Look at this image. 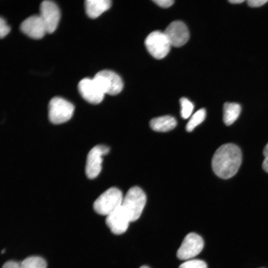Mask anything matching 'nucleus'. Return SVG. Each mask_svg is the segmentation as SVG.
Instances as JSON below:
<instances>
[{
	"mask_svg": "<svg viewBox=\"0 0 268 268\" xmlns=\"http://www.w3.org/2000/svg\"><path fill=\"white\" fill-rule=\"evenodd\" d=\"M242 162L240 148L233 143L220 146L215 152L211 160L214 173L219 178L227 179L237 172Z\"/></svg>",
	"mask_w": 268,
	"mask_h": 268,
	"instance_id": "obj_1",
	"label": "nucleus"
},
{
	"mask_svg": "<svg viewBox=\"0 0 268 268\" xmlns=\"http://www.w3.org/2000/svg\"><path fill=\"white\" fill-rule=\"evenodd\" d=\"M146 197L138 187L131 188L124 197L122 206L128 213L131 222L139 218L146 203Z\"/></svg>",
	"mask_w": 268,
	"mask_h": 268,
	"instance_id": "obj_2",
	"label": "nucleus"
},
{
	"mask_svg": "<svg viewBox=\"0 0 268 268\" xmlns=\"http://www.w3.org/2000/svg\"><path fill=\"white\" fill-rule=\"evenodd\" d=\"M124 197L119 189L112 187L103 193L94 202V211L102 215L108 216L122 203Z\"/></svg>",
	"mask_w": 268,
	"mask_h": 268,
	"instance_id": "obj_3",
	"label": "nucleus"
},
{
	"mask_svg": "<svg viewBox=\"0 0 268 268\" xmlns=\"http://www.w3.org/2000/svg\"><path fill=\"white\" fill-rule=\"evenodd\" d=\"M74 110L73 105L67 100L54 97L48 104V117L54 124H61L68 121L72 117Z\"/></svg>",
	"mask_w": 268,
	"mask_h": 268,
	"instance_id": "obj_4",
	"label": "nucleus"
},
{
	"mask_svg": "<svg viewBox=\"0 0 268 268\" xmlns=\"http://www.w3.org/2000/svg\"><path fill=\"white\" fill-rule=\"evenodd\" d=\"M144 44L148 52L157 59L166 57L171 46L165 33L160 31L150 33L145 38Z\"/></svg>",
	"mask_w": 268,
	"mask_h": 268,
	"instance_id": "obj_5",
	"label": "nucleus"
},
{
	"mask_svg": "<svg viewBox=\"0 0 268 268\" xmlns=\"http://www.w3.org/2000/svg\"><path fill=\"white\" fill-rule=\"evenodd\" d=\"M93 78L105 94L111 95L118 94L123 87L121 77L111 70H100Z\"/></svg>",
	"mask_w": 268,
	"mask_h": 268,
	"instance_id": "obj_6",
	"label": "nucleus"
},
{
	"mask_svg": "<svg viewBox=\"0 0 268 268\" xmlns=\"http://www.w3.org/2000/svg\"><path fill=\"white\" fill-rule=\"evenodd\" d=\"M204 246L202 238L195 233H190L184 238L177 252V257L182 260L193 258L202 251Z\"/></svg>",
	"mask_w": 268,
	"mask_h": 268,
	"instance_id": "obj_7",
	"label": "nucleus"
},
{
	"mask_svg": "<svg viewBox=\"0 0 268 268\" xmlns=\"http://www.w3.org/2000/svg\"><path fill=\"white\" fill-rule=\"evenodd\" d=\"M109 151V148L105 145H97L89 152L85 165V174L91 179L96 178L102 169V156Z\"/></svg>",
	"mask_w": 268,
	"mask_h": 268,
	"instance_id": "obj_8",
	"label": "nucleus"
},
{
	"mask_svg": "<svg viewBox=\"0 0 268 268\" xmlns=\"http://www.w3.org/2000/svg\"><path fill=\"white\" fill-rule=\"evenodd\" d=\"M39 15L43 20L48 33H52L57 29L61 14L59 7L54 1L44 0L40 5Z\"/></svg>",
	"mask_w": 268,
	"mask_h": 268,
	"instance_id": "obj_9",
	"label": "nucleus"
},
{
	"mask_svg": "<svg viewBox=\"0 0 268 268\" xmlns=\"http://www.w3.org/2000/svg\"><path fill=\"white\" fill-rule=\"evenodd\" d=\"M79 93L82 97L89 103H100L104 97L105 93L97 85L93 78H84L77 86Z\"/></svg>",
	"mask_w": 268,
	"mask_h": 268,
	"instance_id": "obj_10",
	"label": "nucleus"
},
{
	"mask_svg": "<svg viewBox=\"0 0 268 268\" xmlns=\"http://www.w3.org/2000/svg\"><path fill=\"white\" fill-rule=\"evenodd\" d=\"M164 32L171 46L181 47L189 39V32L186 24L181 21H174L170 23Z\"/></svg>",
	"mask_w": 268,
	"mask_h": 268,
	"instance_id": "obj_11",
	"label": "nucleus"
},
{
	"mask_svg": "<svg viewBox=\"0 0 268 268\" xmlns=\"http://www.w3.org/2000/svg\"><path fill=\"white\" fill-rule=\"evenodd\" d=\"M105 222L113 234L120 235L127 231L131 220L128 213L121 205L107 216Z\"/></svg>",
	"mask_w": 268,
	"mask_h": 268,
	"instance_id": "obj_12",
	"label": "nucleus"
},
{
	"mask_svg": "<svg viewBox=\"0 0 268 268\" xmlns=\"http://www.w3.org/2000/svg\"><path fill=\"white\" fill-rule=\"evenodd\" d=\"M20 29L27 36L34 39H40L47 33L43 20L37 14L25 19L20 24Z\"/></svg>",
	"mask_w": 268,
	"mask_h": 268,
	"instance_id": "obj_13",
	"label": "nucleus"
},
{
	"mask_svg": "<svg viewBox=\"0 0 268 268\" xmlns=\"http://www.w3.org/2000/svg\"><path fill=\"white\" fill-rule=\"evenodd\" d=\"M110 0H86L84 1L86 14L91 18H96L111 6Z\"/></svg>",
	"mask_w": 268,
	"mask_h": 268,
	"instance_id": "obj_14",
	"label": "nucleus"
},
{
	"mask_svg": "<svg viewBox=\"0 0 268 268\" xmlns=\"http://www.w3.org/2000/svg\"><path fill=\"white\" fill-rule=\"evenodd\" d=\"M176 125V119L169 115L153 118L149 122L150 128L153 131L158 132H165L172 130Z\"/></svg>",
	"mask_w": 268,
	"mask_h": 268,
	"instance_id": "obj_15",
	"label": "nucleus"
},
{
	"mask_svg": "<svg viewBox=\"0 0 268 268\" xmlns=\"http://www.w3.org/2000/svg\"><path fill=\"white\" fill-rule=\"evenodd\" d=\"M223 120L226 126L232 124L238 118L241 110L237 103L226 102L223 105Z\"/></svg>",
	"mask_w": 268,
	"mask_h": 268,
	"instance_id": "obj_16",
	"label": "nucleus"
},
{
	"mask_svg": "<svg viewBox=\"0 0 268 268\" xmlns=\"http://www.w3.org/2000/svg\"><path fill=\"white\" fill-rule=\"evenodd\" d=\"M22 268H46L47 263L42 257L30 256L20 262Z\"/></svg>",
	"mask_w": 268,
	"mask_h": 268,
	"instance_id": "obj_17",
	"label": "nucleus"
},
{
	"mask_svg": "<svg viewBox=\"0 0 268 268\" xmlns=\"http://www.w3.org/2000/svg\"><path fill=\"white\" fill-rule=\"evenodd\" d=\"M206 116L204 109L201 108L197 111L190 118L188 122L186 129L189 132H192L197 126L202 123Z\"/></svg>",
	"mask_w": 268,
	"mask_h": 268,
	"instance_id": "obj_18",
	"label": "nucleus"
},
{
	"mask_svg": "<svg viewBox=\"0 0 268 268\" xmlns=\"http://www.w3.org/2000/svg\"><path fill=\"white\" fill-rule=\"evenodd\" d=\"M180 103L181 117L186 119L191 116L194 109V105L188 99L185 97L180 99Z\"/></svg>",
	"mask_w": 268,
	"mask_h": 268,
	"instance_id": "obj_19",
	"label": "nucleus"
},
{
	"mask_svg": "<svg viewBox=\"0 0 268 268\" xmlns=\"http://www.w3.org/2000/svg\"><path fill=\"white\" fill-rule=\"evenodd\" d=\"M179 268H207L206 264L198 259L188 260L180 265Z\"/></svg>",
	"mask_w": 268,
	"mask_h": 268,
	"instance_id": "obj_20",
	"label": "nucleus"
},
{
	"mask_svg": "<svg viewBox=\"0 0 268 268\" xmlns=\"http://www.w3.org/2000/svg\"><path fill=\"white\" fill-rule=\"evenodd\" d=\"M10 30V27L6 24L5 21L1 17L0 18V38H4Z\"/></svg>",
	"mask_w": 268,
	"mask_h": 268,
	"instance_id": "obj_21",
	"label": "nucleus"
},
{
	"mask_svg": "<svg viewBox=\"0 0 268 268\" xmlns=\"http://www.w3.org/2000/svg\"><path fill=\"white\" fill-rule=\"evenodd\" d=\"M263 154L265 158L263 162L262 167L263 169L268 173V143L264 148Z\"/></svg>",
	"mask_w": 268,
	"mask_h": 268,
	"instance_id": "obj_22",
	"label": "nucleus"
},
{
	"mask_svg": "<svg viewBox=\"0 0 268 268\" xmlns=\"http://www.w3.org/2000/svg\"><path fill=\"white\" fill-rule=\"evenodd\" d=\"M153 1L159 6L164 8L170 7L174 2L173 0H155Z\"/></svg>",
	"mask_w": 268,
	"mask_h": 268,
	"instance_id": "obj_23",
	"label": "nucleus"
},
{
	"mask_svg": "<svg viewBox=\"0 0 268 268\" xmlns=\"http://www.w3.org/2000/svg\"><path fill=\"white\" fill-rule=\"evenodd\" d=\"M1 268H22V267L20 262L8 261L2 265Z\"/></svg>",
	"mask_w": 268,
	"mask_h": 268,
	"instance_id": "obj_24",
	"label": "nucleus"
},
{
	"mask_svg": "<svg viewBox=\"0 0 268 268\" xmlns=\"http://www.w3.org/2000/svg\"><path fill=\"white\" fill-rule=\"evenodd\" d=\"M268 0H249L247 1L249 6L251 7H259L265 4Z\"/></svg>",
	"mask_w": 268,
	"mask_h": 268,
	"instance_id": "obj_25",
	"label": "nucleus"
},
{
	"mask_svg": "<svg viewBox=\"0 0 268 268\" xmlns=\"http://www.w3.org/2000/svg\"><path fill=\"white\" fill-rule=\"evenodd\" d=\"M244 1V0H229V2H230L231 3H240L241 2H243Z\"/></svg>",
	"mask_w": 268,
	"mask_h": 268,
	"instance_id": "obj_26",
	"label": "nucleus"
},
{
	"mask_svg": "<svg viewBox=\"0 0 268 268\" xmlns=\"http://www.w3.org/2000/svg\"><path fill=\"white\" fill-rule=\"evenodd\" d=\"M139 268H149L148 267H147L146 266H142L140 267Z\"/></svg>",
	"mask_w": 268,
	"mask_h": 268,
	"instance_id": "obj_27",
	"label": "nucleus"
},
{
	"mask_svg": "<svg viewBox=\"0 0 268 268\" xmlns=\"http://www.w3.org/2000/svg\"><path fill=\"white\" fill-rule=\"evenodd\" d=\"M5 252V249H3L2 251H1V253H3Z\"/></svg>",
	"mask_w": 268,
	"mask_h": 268,
	"instance_id": "obj_28",
	"label": "nucleus"
},
{
	"mask_svg": "<svg viewBox=\"0 0 268 268\" xmlns=\"http://www.w3.org/2000/svg\"></svg>",
	"mask_w": 268,
	"mask_h": 268,
	"instance_id": "obj_29",
	"label": "nucleus"
}]
</instances>
